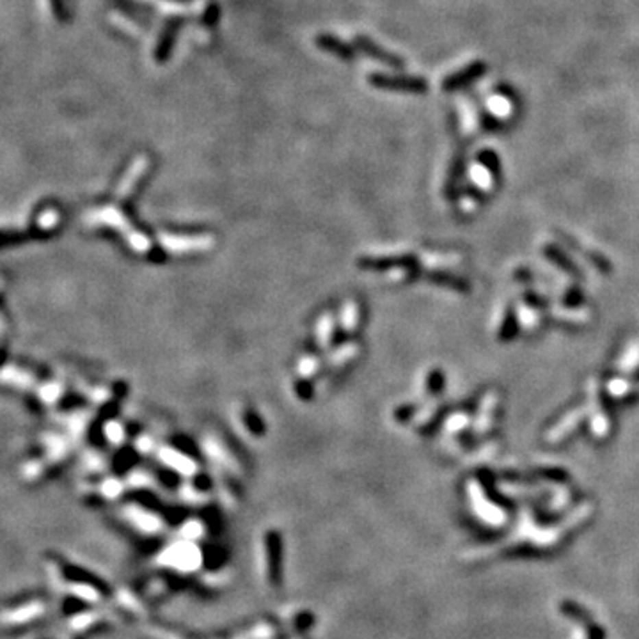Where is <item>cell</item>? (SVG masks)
<instances>
[{"mask_svg":"<svg viewBox=\"0 0 639 639\" xmlns=\"http://www.w3.org/2000/svg\"><path fill=\"white\" fill-rule=\"evenodd\" d=\"M86 609H89V604H87L86 601L77 599V596H66L64 602H62V611H64L66 616H69V614L82 613V611H86Z\"/></svg>","mask_w":639,"mask_h":639,"instance_id":"cell-3","label":"cell"},{"mask_svg":"<svg viewBox=\"0 0 639 639\" xmlns=\"http://www.w3.org/2000/svg\"><path fill=\"white\" fill-rule=\"evenodd\" d=\"M265 553H267L268 579H270V583L274 586H279L282 581V540L279 533H267V536H265Z\"/></svg>","mask_w":639,"mask_h":639,"instance_id":"cell-1","label":"cell"},{"mask_svg":"<svg viewBox=\"0 0 639 639\" xmlns=\"http://www.w3.org/2000/svg\"><path fill=\"white\" fill-rule=\"evenodd\" d=\"M62 575H64L68 581H71V583L84 584V586L93 588L95 592L104 593V595H110V586L105 583L104 579H99L98 575L86 570V568H80V566L75 565H64L62 566Z\"/></svg>","mask_w":639,"mask_h":639,"instance_id":"cell-2","label":"cell"},{"mask_svg":"<svg viewBox=\"0 0 639 639\" xmlns=\"http://www.w3.org/2000/svg\"><path fill=\"white\" fill-rule=\"evenodd\" d=\"M313 623H315V616H313L311 613H300L295 618V627H297V631L300 632L311 629Z\"/></svg>","mask_w":639,"mask_h":639,"instance_id":"cell-4","label":"cell"}]
</instances>
